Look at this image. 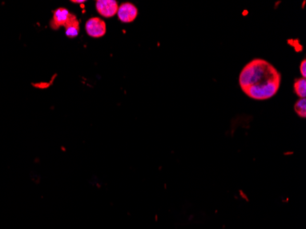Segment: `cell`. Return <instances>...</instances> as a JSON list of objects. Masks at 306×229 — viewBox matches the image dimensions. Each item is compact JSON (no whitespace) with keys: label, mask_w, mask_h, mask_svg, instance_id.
Instances as JSON below:
<instances>
[{"label":"cell","mask_w":306,"mask_h":229,"mask_svg":"<svg viewBox=\"0 0 306 229\" xmlns=\"http://www.w3.org/2000/svg\"><path fill=\"white\" fill-rule=\"evenodd\" d=\"M238 82L242 91L254 100L271 99L281 87L282 76L263 59H254L243 67Z\"/></svg>","instance_id":"obj_1"},{"label":"cell","mask_w":306,"mask_h":229,"mask_svg":"<svg viewBox=\"0 0 306 229\" xmlns=\"http://www.w3.org/2000/svg\"><path fill=\"white\" fill-rule=\"evenodd\" d=\"M86 33L92 38H102L106 35V22L100 18H91L85 23Z\"/></svg>","instance_id":"obj_2"},{"label":"cell","mask_w":306,"mask_h":229,"mask_svg":"<svg viewBox=\"0 0 306 229\" xmlns=\"http://www.w3.org/2000/svg\"><path fill=\"white\" fill-rule=\"evenodd\" d=\"M117 14H118V19L121 22L131 23L138 17L139 10L134 4L130 3V2H126V3H122L120 6H118Z\"/></svg>","instance_id":"obj_3"},{"label":"cell","mask_w":306,"mask_h":229,"mask_svg":"<svg viewBox=\"0 0 306 229\" xmlns=\"http://www.w3.org/2000/svg\"><path fill=\"white\" fill-rule=\"evenodd\" d=\"M95 7L102 17L113 18L118 13V4L116 0H97Z\"/></svg>","instance_id":"obj_4"},{"label":"cell","mask_w":306,"mask_h":229,"mask_svg":"<svg viewBox=\"0 0 306 229\" xmlns=\"http://www.w3.org/2000/svg\"><path fill=\"white\" fill-rule=\"evenodd\" d=\"M72 17V13L67 8L60 7L53 12V20L51 21V27L53 30H57L60 27H65Z\"/></svg>","instance_id":"obj_5"},{"label":"cell","mask_w":306,"mask_h":229,"mask_svg":"<svg viewBox=\"0 0 306 229\" xmlns=\"http://www.w3.org/2000/svg\"><path fill=\"white\" fill-rule=\"evenodd\" d=\"M65 34L68 38H76L79 33V21L76 16L72 14V17L69 21L65 25Z\"/></svg>","instance_id":"obj_6"},{"label":"cell","mask_w":306,"mask_h":229,"mask_svg":"<svg viewBox=\"0 0 306 229\" xmlns=\"http://www.w3.org/2000/svg\"><path fill=\"white\" fill-rule=\"evenodd\" d=\"M294 89L295 94H297L301 98L306 97V78H298L295 81Z\"/></svg>","instance_id":"obj_7"},{"label":"cell","mask_w":306,"mask_h":229,"mask_svg":"<svg viewBox=\"0 0 306 229\" xmlns=\"http://www.w3.org/2000/svg\"><path fill=\"white\" fill-rule=\"evenodd\" d=\"M295 111L300 118H306V100L301 98L295 105Z\"/></svg>","instance_id":"obj_8"},{"label":"cell","mask_w":306,"mask_h":229,"mask_svg":"<svg viewBox=\"0 0 306 229\" xmlns=\"http://www.w3.org/2000/svg\"><path fill=\"white\" fill-rule=\"evenodd\" d=\"M300 74L302 75L303 78H306V59L303 60L300 65Z\"/></svg>","instance_id":"obj_9"},{"label":"cell","mask_w":306,"mask_h":229,"mask_svg":"<svg viewBox=\"0 0 306 229\" xmlns=\"http://www.w3.org/2000/svg\"><path fill=\"white\" fill-rule=\"evenodd\" d=\"M73 3H83L84 2V0H82V1H72Z\"/></svg>","instance_id":"obj_10"}]
</instances>
